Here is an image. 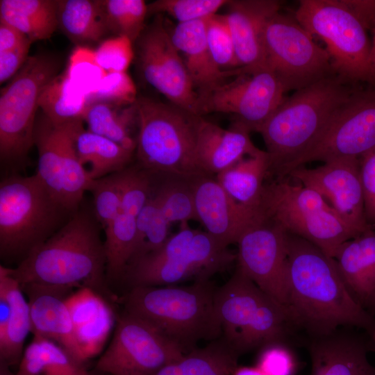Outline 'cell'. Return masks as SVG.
Returning <instances> with one entry per match:
<instances>
[{
    "label": "cell",
    "instance_id": "6da1fadb",
    "mask_svg": "<svg viewBox=\"0 0 375 375\" xmlns=\"http://www.w3.org/2000/svg\"><path fill=\"white\" fill-rule=\"evenodd\" d=\"M286 292V308L294 325L309 337L355 327L375 342V317L351 294L335 259L288 233Z\"/></svg>",
    "mask_w": 375,
    "mask_h": 375
},
{
    "label": "cell",
    "instance_id": "7a4b0ae2",
    "mask_svg": "<svg viewBox=\"0 0 375 375\" xmlns=\"http://www.w3.org/2000/svg\"><path fill=\"white\" fill-rule=\"evenodd\" d=\"M10 274L20 285L31 283L88 287L109 294L106 286L104 243L92 217L74 215L62 227L34 247Z\"/></svg>",
    "mask_w": 375,
    "mask_h": 375
},
{
    "label": "cell",
    "instance_id": "3957f363",
    "mask_svg": "<svg viewBox=\"0 0 375 375\" xmlns=\"http://www.w3.org/2000/svg\"><path fill=\"white\" fill-rule=\"evenodd\" d=\"M358 84L334 74L284 99L258 131L269 156V174L278 177L317 141Z\"/></svg>",
    "mask_w": 375,
    "mask_h": 375
},
{
    "label": "cell",
    "instance_id": "277c9868",
    "mask_svg": "<svg viewBox=\"0 0 375 375\" xmlns=\"http://www.w3.org/2000/svg\"><path fill=\"white\" fill-rule=\"evenodd\" d=\"M210 278L189 285L132 287L122 301L124 310L156 328L185 353L201 340L222 337Z\"/></svg>",
    "mask_w": 375,
    "mask_h": 375
},
{
    "label": "cell",
    "instance_id": "5b68a950",
    "mask_svg": "<svg viewBox=\"0 0 375 375\" xmlns=\"http://www.w3.org/2000/svg\"><path fill=\"white\" fill-rule=\"evenodd\" d=\"M222 337L240 356L272 342L288 343L299 331L288 310L239 267L215 297Z\"/></svg>",
    "mask_w": 375,
    "mask_h": 375
},
{
    "label": "cell",
    "instance_id": "8992f818",
    "mask_svg": "<svg viewBox=\"0 0 375 375\" xmlns=\"http://www.w3.org/2000/svg\"><path fill=\"white\" fill-rule=\"evenodd\" d=\"M136 106L135 150L141 167L151 173L186 178L206 176L196 159L201 116L147 97H138Z\"/></svg>",
    "mask_w": 375,
    "mask_h": 375
},
{
    "label": "cell",
    "instance_id": "52a82bcc",
    "mask_svg": "<svg viewBox=\"0 0 375 375\" xmlns=\"http://www.w3.org/2000/svg\"><path fill=\"white\" fill-rule=\"evenodd\" d=\"M206 231L182 223L158 250L130 262L122 276L131 288L165 286L194 278H210L224 270L236 254Z\"/></svg>",
    "mask_w": 375,
    "mask_h": 375
},
{
    "label": "cell",
    "instance_id": "ba28073f",
    "mask_svg": "<svg viewBox=\"0 0 375 375\" xmlns=\"http://www.w3.org/2000/svg\"><path fill=\"white\" fill-rule=\"evenodd\" d=\"M260 208L264 217L331 257L344 242L360 235L316 191L284 178L265 184Z\"/></svg>",
    "mask_w": 375,
    "mask_h": 375
},
{
    "label": "cell",
    "instance_id": "9c48e42d",
    "mask_svg": "<svg viewBox=\"0 0 375 375\" xmlns=\"http://www.w3.org/2000/svg\"><path fill=\"white\" fill-rule=\"evenodd\" d=\"M68 212L36 174L11 176L0 185V253L24 257L51 235Z\"/></svg>",
    "mask_w": 375,
    "mask_h": 375
},
{
    "label": "cell",
    "instance_id": "30bf717a",
    "mask_svg": "<svg viewBox=\"0 0 375 375\" xmlns=\"http://www.w3.org/2000/svg\"><path fill=\"white\" fill-rule=\"evenodd\" d=\"M294 17L323 41L335 74L352 83L375 85L367 30L343 0H301Z\"/></svg>",
    "mask_w": 375,
    "mask_h": 375
},
{
    "label": "cell",
    "instance_id": "8fae6325",
    "mask_svg": "<svg viewBox=\"0 0 375 375\" xmlns=\"http://www.w3.org/2000/svg\"><path fill=\"white\" fill-rule=\"evenodd\" d=\"M60 62L51 54L28 58L0 97V155L3 161L25 157L33 143L35 114L45 86L58 74Z\"/></svg>",
    "mask_w": 375,
    "mask_h": 375
},
{
    "label": "cell",
    "instance_id": "7c38bea8",
    "mask_svg": "<svg viewBox=\"0 0 375 375\" xmlns=\"http://www.w3.org/2000/svg\"><path fill=\"white\" fill-rule=\"evenodd\" d=\"M263 41L265 66L277 76L287 92L335 74L326 49L315 42L294 17L280 10L274 13L265 24Z\"/></svg>",
    "mask_w": 375,
    "mask_h": 375
},
{
    "label": "cell",
    "instance_id": "4fadbf2b",
    "mask_svg": "<svg viewBox=\"0 0 375 375\" xmlns=\"http://www.w3.org/2000/svg\"><path fill=\"white\" fill-rule=\"evenodd\" d=\"M358 84L338 109L317 141L278 176L313 161L356 158L375 149V85Z\"/></svg>",
    "mask_w": 375,
    "mask_h": 375
},
{
    "label": "cell",
    "instance_id": "5bb4252c",
    "mask_svg": "<svg viewBox=\"0 0 375 375\" xmlns=\"http://www.w3.org/2000/svg\"><path fill=\"white\" fill-rule=\"evenodd\" d=\"M81 122L56 125L44 115L34 129L33 143L38 151L36 175L68 212L78 208L93 181L81 164L75 149V133Z\"/></svg>",
    "mask_w": 375,
    "mask_h": 375
},
{
    "label": "cell",
    "instance_id": "9a60e30c",
    "mask_svg": "<svg viewBox=\"0 0 375 375\" xmlns=\"http://www.w3.org/2000/svg\"><path fill=\"white\" fill-rule=\"evenodd\" d=\"M185 353L151 324L124 310L117 317L112 339L95 367L110 375H153Z\"/></svg>",
    "mask_w": 375,
    "mask_h": 375
},
{
    "label": "cell",
    "instance_id": "2e32d148",
    "mask_svg": "<svg viewBox=\"0 0 375 375\" xmlns=\"http://www.w3.org/2000/svg\"><path fill=\"white\" fill-rule=\"evenodd\" d=\"M286 92L273 72L261 68L199 92V114H231L250 132H258L283 103Z\"/></svg>",
    "mask_w": 375,
    "mask_h": 375
},
{
    "label": "cell",
    "instance_id": "e0dca14e",
    "mask_svg": "<svg viewBox=\"0 0 375 375\" xmlns=\"http://www.w3.org/2000/svg\"><path fill=\"white\" fill-rule=\"evenodd\" d=\"M135 42L138 69L144 80L169 103L201 116L198 92L162 15H156Z\"/></svg>",
    "mask_w": 375,
    "mask_h": 375
},
{
    "label": "cell",
    "instance_id": "ac0fdd59",
    "mask_svg": "<svg viewBox=\"0 0 375 375\" xmlns=\"http://www.w3.org/2000/svg\"><path fill=\"white\" fill-rule=\"evenodd\" d=\"M237 244V267L286 308L288 233L265 218L246 230Z\"/></svg>",
    "mask_w": 375,
    "mask_h": 375
},
{
    "label": "cell",
    "instance_id": "d6986e66",
    "mask_svg": "<svg viewBox=\"0 0 375 375\" xmlns=\"http://www.w3.org/2000/svg\"><path fill=\"white\" fill-rule=\"evenodd\" d=\"M287 176L318 192L347 224L360 233L374 228L365 218L359 158L328 161L313 169L301 166Z\"/></svg>",
    "mask_w": 375,
    "mask_h": 375
},
{
    "label": "cell",
    "instance_id": "ffe728a7",
    "mask_svg": "<svg viewBox=\"0 0 375 375\" xmlns=\"http://www.w3.org/2000/svg\"><path fill=\"white\" fill-rule=\"evenodd\" d=\"M193 186L197 221L225 246L237 243L246 230L265 218L260 208H249L234 201L215 178H194Z\"/></svg>",
    "mask_w": 375,
    "mask_h": 375
},
{
    "label": "cell",
    "instance_id": "44dd1931",
    "mask_svg": "<svg viewBox=\"0 0 375 375\" xmlns=\"http://www.w3.org/2000/svg\"><path fill=\"white\" fill-rule=\"evenodd\" d=\"M20 287L28 298L33 335L56 342L84 365L85 362L66 303L74 287L37 283L22 284Z\"/></svg>",
    "mask_w": 375,
    "mask_h": 375
},
{
    "label": "cell",
    "instance_id": "7402d4cb",
    "mask_svg": "<svg viewBox=\"0 0 375 375\" xmlns=\"http://www.w3.org/2000/svg\"><path fill=\"white\" fill-rule=\"evenodd\" d=\"M308 350L310 375H375V367L368 360L375 342L365 333L338 329L310 337Z\"/></svg>",
    "mask_w": 375,
    "mask_h": 375
},
{
    "label": "cell",
    "instance_id": "603a6c76",
    "mask_svg": "<svg viewBox=\"0 0 375 375\" xmlns=\"http://www.w3.org/2000/svg\"><path fill=\"white\" fill-rule=\"evenodd\" d=\"M224 14L236 52L244 73L266 67L263 41L267 20L280 10L273 0L228 1Z\"/></svg>",
    "mask_w": 375,
    "mask_h": 375
},
{
    "label": "cell",
    "instance_id": "cb8c5ba5",
    "mask_svg": "<svg viewBox=\"0 0 375 375\" xmlns=\"http://www.w3.org/2000/svg\"><path fill=\"white\" fill-rule=\"evenodd\" d=\"M249 133L238 122L225 129L202 117L196 145V159L202 172L217 175L241 159L258 153L260 149L253 144Z\"/></svg>",
    "mask_w": 375,
    "mask_h": 375
},
{
    "label": "cell",
    "instance_id": "d4e9b609",
    "mask_svg": "<svg viewBox=\"0 0 375 375\" xmlns=\"http://www.w3.org/2000/svg\"><path fill=\"white\" fill-rule=\"evenodd\" d=\"M208 18L178 23L171 31L173 43L183 55L185 67L198 93L242 74L241 68L223 71L215 63L206 40Z\"/></svg>",
    "mask_w": 375,
    "mask_h": 375
},
{
    "label": "cell",
    "instance_id": "484cf974",
    "mask_svg": "<svg viewBox=\"0 0 375 375\" xmlns=\"http://www.w3.org/2000/svg\"><path fill=\"white\" fill-rule=\"evenodd\" d=\"M333 258L349 292L366 308L375 290V229L342 243Z\"/></svg>",
    "mask_w": 375,
    "mask_h": 375
},
{
    "label": "cell",
    "instance_id": "4316f807",
    "mask_svg": "<svg viewBox=\"0 0 375 375\" xmlns=\"http://www.w3.org/2000/svg\"><path fill=\"white\" fill-rule=\"evenodd\" d=\"M0 290L10 303V314L6 328L0 335V364L19 365L24 343L31 332L30 309L19 282L10 274V268L0 266Z\"/></svg>",
    "mask_w": 375,
    "mask_h": 375
},
{
    "label": "cell",
    "instance_id": "83f0119b",
    "mask_svg": "<svg viewBox=\"0 0 375 375\" xmlns=\"http://www.w3.org/2000/svg\"><path fill=\"white\" fill-rule=\"evenodd\" d=\"M269 158L265 151L247 156L216 175L224 191L237 203L260 208L264 181L269 173Z\"/></svg>",
    "mask_w": 375,
    "mask_h": 375
},
{
    "label": "cell",
    "instance_id": "f1b7e54d",
    "mask_svg": "<svg viewBox=\"0 0 375 375\" xmlns=\"http://www.w3.org/2000/svg\"><path fill=\"white\" fill-rule=\"evenodd\" d=\"M74 145L78 160L92 180L124 169L133 153L107 138L85 130L83 122L76 128Z\"/></svg>",
    "mask_w": 375,
    "mask_h": 375
},
{
    "label": "cell",
    "instance_id": "f546056e",
    "mask_svg": "<svg viewBox=\"0 0 375 375\" xmlns=\"http://www.w3.org/2000/svg\"><path fill=\"white\" fill-rule=\"evenodd\" d=\"M58 1L1 0L0 21L16 28L31 42L51 36L58 26Z\"/></svg>",
    "mask_w": 375,
    "mask_h": 375
},
{
    "label": "cell",
    "instance_id": "4dcf8cb0",
    "mask_svg": "<svg viewBox=\"0 0 375 375\" xmlns=\"http://www.w3.org/2000/svg\"><path fill=\"white\" fill-rule=\"evenodd\" d=\"M58 26L74 42L99 40L108 32L103 1L59 0Z\"/></svg>",
    "mask_w": 375,
    "mask_h": 375
},
{
    "label": "cell",
    "instance_id": "1f68e13d",
    "mask_svg": "<svg viewBox=\"0 0 375 375\" xmlns=\"http://www.w3.org/2000/svg\"><path fill=\"white\" fill-rule=\"evenodd\" d=\"M239 355L222 337L196 348L153 375H231Z\"/></svg>",
    "mask_w": 375,
    "mask_h": 375
},
{
    "label": "cell",
    "instance_id": "d6a6232c",
    "mask_svg": "<svg viewBox=\"0 0 375 375\" xmlns=\"http://www.w3.org/2000/svg\"><path fill=\"white\" fill-rule=\"evenodd\" d=\"M83 120L89 131L107 138L127 149L135 150L136 139L131 136V129L135 124H138L136 102L126 106L104 101L89 103Z\"/></svg>",
    "mask_w": 375,
    "mask_h": 375
},
{
    "label": "cell",
    "instance_id": "836d02e7",
    "mask_svg": "<svg viewBox=\"0 0 375 375\" xmlns=\"http://www.w3.org/2000/svg\"><path fill=\"white\" fill-rule=\"evenodd\" d=\"M88 104L87 96L72 83L65 72L45 86L39 99V108L56 125L83 120Z\"/></svg>",
    "mask_w": 375,
    "mask_h": 375
},
{
    "label": "cell",
    "instance_id": "e575fe53",
    "mask_svg": "<svg viewBox=\"0 0 375 375\" xmlns=\"http://www.w3.org/2000/svg\"><path fill=\"white\" fill-rule=\"evenodd\" d=\"M107 278H122L134 250L136 217L121 212L104 230Z\"/></svg>",
    "mask_w": 375,
    "mask_h": 375
},
{
    "label": "cell",
    "instance_id": "d590c367",
    "mask_svg": "<svg viewBox=\"0 0 375 375\" xmlns=\"http://www.w3.org/2000/svg\"><path fill=\"white\" fill-rule=\"evenodd\" d=\"M153 194L169 224L197 220L193 180L169 176Z\"/></svg>",
    "mask_w": 375,
    "mask_h": 375
},
{
    "label": "cell",
    "instance_id": "8d00e7d4",
    "mask_svg": "<svg viewBox=\"0 0 375 375\" xmlns=\"http://www.w3.org/2000/svg\"><path fill=\"white\" fill-rule=\"evenodd\" d=\"M169 224L152 194L136 217L135 243L129 263L160 249L169 237Z\"/></svg>",
    "mask_w": 375,
    "mask_h": 375
},
{
    "label": "cell",
    "instance_id": "74e56055",
    "mask_svg": "<svg viewBox=\"0 0 375 375\" xmlns=\"http://www.w3.org/2000/svg\"><path fill=\"white\" fill-rule=\"evenodd\" d=\"M103 4L108 31L135 42L145 28L144 20L148 13L145 1L105 0Z\"/></svg>",
    "mask_w": 375,
    "mask_h": 375
},
{
    "label": "cell",
    "instance_id": "f35d334b",
    "mask_svg": "<svg viewBox=\"0 0 375 375\" xmlns=\"http://www.w3.org/2000/svg\"><path fill=\"white\" fill-rule=\"evenodd\" d=\"M228 0H157L147 5L148 13L168 15L178 23H187L210 17Z\"/></svg>",
    "mask_w": 375,
    "mask_h": 375
},
{
    "label": "cell",
    "instance_id": "ab89813d",
    "mask_svg": "<svg viewBox=\"0 0 375 375\" xmlns=\"http://www.w3.org/2000/svg\"><path fill=\"white\" fill-rule=\"evenodd\" d=\"M65 73L86 96L94 91L107 72L97 62L95 51L77 46L71 53Z\"/></svg>",
    "mask_w": 375,
    "mask_h": 375
},
{
    "label": "cell",
    "instance_id": "60d3db41",
    "mask_svg": "<svg viewBox=\"0 0 375 375\" xmlns=\"http://www.w3.org/2000/svg\"><path fill=\"white\" fill-rule=\"evenodd\" d=\"M206 40L212 58L223 71L240 68L233 40L224 15L207 19Z\"/></svg>",
    "mask_w": 375,
    "mask_h": 375
},
{
    "label": "cell",
    "instance_id": "b9f144b4",
    "mask_svg": "<svg viewBox=\"0 0 375 375\" xmlns=\"http://www.w3.org/2000/svg\"><path fill=\"white\" fill-rule=\"evenodd\" d=\"M149 172L125 168L115 173L122 197V212L137 217L152 195Z\"/></svg>",
    "mask_w": 375,
    "mask_h": 375
},
{
    "label": "cell",
    "instance_id": "7bdbcfd3",
    "mask_svg": "<svg viewBox=\"0 0 375 375\" xmlns=\"http://www.w3.org/2000/svg\"><path fill=\"white\" fill-rule=\"evenodd\" d=\"M115 321L112 308L106 303L94 318L75 328L85 362L101 352Z\"/></svg>",
    "mask_w": 375,
    "mask_h": 375
},
{
    "label": "cell",
    "instance_id": "ee69618b",
    "mask_svg": "<svg viewBox=\"0 0 375 375\" xmlns=\"http://www.w3.org/2000/svg\"><path fill=\"white\" fill-rule=\"evenodd\" d=\"M88 191L93 195L97 219L105 230L122 212V197L116 174L93 180Z\"/></svg>",
    "mask_w": 375,
    "mask_h": 375
},
{
    "label": "cell",
    "instance_id": "f6af8a7d",
    "mask_svg": "<svg viewBox=\"0 0 375 375\" xmlns=\"http://www.w3.org/2000/svg\"><path fill=\"white\" fill-rule=\"evenodd\" d=\"M137 90L131 76L125 72H110L97 88L87 96L88 103L104 101L126 106L138 99Z\"/></svg>",
    "mask_w": 375,
    "mask_h": 375
},
{
    "label": "cell",
    "instance_id": "bcb514c9",
    "mask_svg": "<svg viewBox=\"0 0 375 375\" xmlns=\"http://www.w3.org/2000/svg\"><path fill=\"white\" fill-rule=\"evenodd\" d=\"M256 366L267 375H296L299 363L288 343L276 342L260 348Z\"/></svg>",
    "mask_w": 375,
    "mask_h": 375
},
{
    "label": "cell",
    "instance_id": "7dc6e473",
    "mask_svg": "<svg viewBox=\"0 0 375 375\" xmlns=\"http://www.w3.org/2000/svg\"><path fill=\"white\" fill-rule=\"evenodd\" d=\"M95 53L98 63L107 73L126 72L134 58L133 42L125 36L104 40Z\"/></svg>",
    "mask_w": 375,
    "mask_h": 375
},
{
    "label": "cell",
    "instance_id": "c3c4849f",
    "mask_svg": "<svg viewBox=\"0 0 375 375\" xmlns=\"http://www.w3.org/2000/svg\"><path fill=\"white\" fill-rule=\"evenodd\" d=\"M38 337L42 347L41 375H88L85 366L77 362L62 347Z\"/></svg>",
    "mask_w": 375,
    "mask_h": 375
},
{
    "label": "cell",
    "instance_id": "681fc988",
    "mask_svg": "<svg viewBox=\"0 0 375 375\" xmlns=\"http://www.w3.org/2000/svg\"><path fill=\"white\" fill-rule=\"evenodd\" d=\"M75 328L94 318L107 303L101 295L88 287H82L66 299Z\"/></svg>",
    "mask_w": 375,
    "mask_h": 375
},
{
    "label": "cell",
    "instance_id": "f907efd6",
    "mask_svg": "<svg viewBox=\"0 0 375 375\" xmlns=\"http://www.w3.org/2000/svg\"><path fill=\"white\" fill-rule=\"evenodd\" d=\"M360 176L367 223L375 225V149L360 158Z\"/></svg>",
    "mask_w": 375,
    "mask_h": 375
},
{
    "label": "cell",
    "instance_id": "816d5d0a",
    "mask_svg": "<svg viewBox=\"0 0 375 375\" xmlns=\"http://www.w3.org/2000/svg\"><path fill=\"white\" fill-rule=\"evenodd\" d=\"M32 42L28 40L22 45L6 51L0 52V83H4L15 75L28 56Z\"/></svg>",
    "mask_w": 375,
    "mask_h": 375
},
{
    "label": "cell",
    "instance_id": "f5cc1de1",
    "mask_svg": "<svg viewBox=\"0 0 375 375\" xmlns=\"http://www.w3.org/2000/svg\"><path fill=\"white\" fill-rule=\"evenodd\" d=\"M42 347L40 338L34 335L24 349L15 375H41Z\"/></svg>",
    "mask_w": 375,
    "mask_h": 375
},
{
    "label": "cell",
    "instance_id": "db71d44e",
    "mask_svg": "<svg viewBox=\"0 0 375 375\" xmlns=\"http://www.w3.org/2000/svg\"><path fill=\"white\" fill-rule=\"evenodd\" d=\"M28 40H30L20 31L0 21V52L13 49Z\"/></svg>",
    "mask_w": 375,
    "mask_h": 375
},
{
    "label": "cell",
    "instance_id": "11a10c76",
    "mask_svg": "<svg viewBox=\"0 0 375 375\" xmlns=\"http://www.w3.org/2000/svg\"><path fill=\"white\" fill-rule=\"evenodd\" d=\"M10 314V303L4 291L0 290V335L6 328Z\"/></svg>",
    "mask_w": 375,
    "mask_h": 375
},
{
    "label": "cell",
    "instance_id": "9f6ffc18",
    "mask_svg": "<svg viewBox=\"0 0 375 375\" xmlns=\"http://www.w3.org/2000/svg\"><path fill=\"white\" fill-rule=\"evenodd\" d=\"M368 31H371L372 35L371 41L370 67L375 84V16L369 26Z\"/></svg>",
    "mask_w": 375,
    "mask_h": 375
},
{
    "label": "cell",
    "instance_id": "6f0895ef",
    "mask_svg": "<svg viewBox=\"0 0 375 375\" xmlns=\"http://www.w3.org/2000/svg\"><path fill=\"white\" fill-rule=\"evenodd\" d=\"M231 375H267L255 366H239L233 370Z\"/></svg>",
    "mask_w": 375,
    "mask_h": 375
},
{
    "label": "cell",
    "instance_id": "680465c9",
    "mask_svg": "<svg viewBox=\"0 0 375 375\" xmlns=\"http://www.w3.org/2000/svg\"><path fill=\"white\" fill-rule=\"evenodd\" d=\"M0 375H15V374L10 371V367L0 364Z\"/></svg>",
    "mask_w": 375,
    "mask_h": 375
},
{
    "label": "cell",
    "instance_id": "91938a15",
    "mask_svg": "<svg viewBox=\"0 0 375 375\" xmlns=\"http://www.w3.org/2000/svg\"><path fill=\"white\" fill-rule=\"evenodd\" d=\"M366 308L375 311V290L367 303Z\"/></svg>",
    "mask_w": 375,
    "mask_h": 375
}]
</instances>
